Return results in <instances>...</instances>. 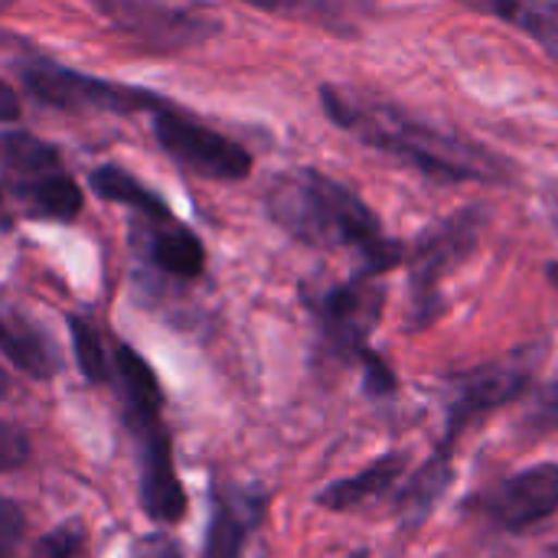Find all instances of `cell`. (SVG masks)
<instances>
[{
  "instance_id": "obj_22",
  "label": "cell",
  "mask_w": 558,
  "mask_h": 558,
  "mask_svg": "<svg viewBox=\"0 0 558 558\" xmlns=\"http://www.w3.org/2000/svg\"><path fill=\"white\" fill-rule=\"evenodd\" d=\"M526 396H530V405L523 409L520 428H523L526 435H556L558 432V379L556 383H546V386L530 389Z\"/></svg>"
},
{
  "instance_id": "obj_6",
  "label": "cell",
  "mask_w": 558,
  "mask_h": 558,
  "mask_svg": "<svg viewBox=\"0 0 558 558\" xmlns=\"http://www.w3.org/2000/svg\"><path fill=\"white\" fill-rule=\"evenodd\" d=\"M484 222L487 219H484L481 206H468L422 232V239L409 258V294H412L409 324H412V330H425L438 320L441 281L458 262H464L474 252V245L484 232Z\"/></svg>"
},
{
  "instance_id": "obj_27",
  "label": "cell",
  "mask_w": 558,
  "mask_h": 558,
  "mask_svg": "<svg viewBox=\"0 0 558 558\" xmlns=\"http://www.w3.org/2000/svg\"><path fill=\"white\" fill-rule=\"evenodd\" d=\"M128 558H183V549L170 533H144L131 543Z\"/></svg>"
},
{
  "instance_id": "obj_21",
  "label": "cell",
  "mask_w": 558,
  "mask_h": 558,
  "mask_svg": "<svg viewBox=\"0 0 558 558\" xmlns=\"http://www.w3.org/2000/svg\"><path fill=\"white\" fill-rule=\"evenodd\" d=\"M65 324H69V337H72V350H75V363L82 376L95 386L111 383V353L105 350V337L85 317L69 314Z\"/></svg>"
},
{
  "instance_id": "obj_30",
  "label": "cell",
  "mask_w": 558,
  "mask_h": 558,
  "mask_svg": "<svg viewBox=\"0 0 558 558\" xmlns=\"http://www.w3.org/2000/svg\"><path fill=\"white\" fill-rule=\"evenodd\" d=\"M13 3H16V0H0V13H3V10H10Z\"/></svg>"
},
{
  "instance_id": "obj_11",
  "label": "cell",
  "mask_w": 558,
  "mask_h": 558,
  "mask_svg": "<svg viewBox=\"0 0 558 558\" xmlns=\"http://www.w3.org/2000/svg\"><path fill=\"white\" fill-rule=\"evenodd\" d=\"M268 494L258 487L216 484L209 497V523L203 539V558H242L252 533L265 520Z\"/></svg>"
},
{
  "instance_id": "obj_1",
  "label": "cell",
  "mask_w": 558,
  "mask_h": 558,
  "mask_svg": "<svg viewBox=\"0 0 558 558\" xmlns=\"http://www.w3.org/2000/svg\"><path fill=\"white\" fill-rule=\"evenodd\" d=\"M320 101H324L327 118L337 128L360 137L373 150H383V154H392V157L412 163L415 170H422L435 180L507 183L513 177V167L497 150H490L464 134H448L422 118H412L409 111H402L389 101L343 92L337 85H324Z\"/></svg>"
},
{
  "instance_id": "obj_23",
  "label": "cell",
  "mask_w": 558,
  "mask_h": 558,
  "mask_svg": "<svg viewBox=\"0 0 558 558\" xmlns=\"http://www.w3.org/2000/svg\"><path fill=\"white\" fill-rule=\"evenodd\" d=\"M29 558H92L88 556V536L78 520H69L56 530H49L36 546Z\"/></svg>"
},
{
  "instance_id": "obj_10",
  "label": "cell",
  "mask_w": 558,
  "mask_h": 558,
  "mask_svg": "<svg viewBox=\"0 0 558 558\" xmlns=\"http://www.w3.org/2000/svg\"><path fill=\"white\" fill-rule=\"evenodd\" d=\"M481 513L504 533H526L558 513V464H536L487 490Z\"/></svg>"
},
{
  "instance_id": "obj_4",
  "label": "cell",
  "mask_w": 558,
  "mask_h": 558,
  "mask_svg": "<svg viewBox=\"0 0 558 558\" xmlns=\"http://www.w3.org/2000/svg\"><path fill=\"white\" fill-rule=\"evenodd\" d=\"M88 7L131 49L173 56L209 43L222 23L196 0H88Z\"/></svg>"
},
{
  "instance_id": "obj_33",
  "label": "cell",
  "mask_w": 558,
  "mask_h": 558,
  "mask_svg": "<svg viewBox=\"0 0 558 558\" xmlns=\"http://www.w3.org/2000/svg\"><path fill=\"white\" fill-rule=\"evenodd\" d=\"M0 209H3V193H0Z\"/></svg>"
},
{
  "instance_id": "obj_19",
  "label": "cell",
  "mask_w": 558,
  "mask_h": 558,
  "mask_svg": "<svg viewBox=\"0 0 558 558\" xmlns=\"http://www.w3.org/2000/svg\"><path fill=\"white\" fill-rule=\"evenodd\" d=\"M0 163H3V170L10 177V186L62 167L59 150L52 144L39 141L29 131H7V134H0Z\"/></svg>"
},
{
  "instance_id": "obj_26",
  "label": "cell",
  "mask_w": 558,
  "mask_h": 558,
  "mask_svg": "<svg viewBox=\"0 0 558 558\" xmlns=\"http://www.w3.org/2000/svg\"><path fill=\"white\" fill-rule=\"evenodd\" d=\"M23 530H26L23 510L13 500L0 497V558H13L23 539Z\"/></svg>"
},
{
  "instance_id": "obj_8",
  "label": "cell",
  "mask_w": 558,
  "mask_h": 558,
  "mask_svg": "<svg viewBox=\"0 0 558 558\" xmlns=\"http://www.w3.org/2000/svg\"><path fill=\"white\" fill-rule=\"evenodd\" d=\"M154 137L183 170L203 180L242 183L252 173V154L239 141L226 137L209 124H199L173 105L154 114Z\"/></svg>"
},
{
  "instance_id": "obj_9",
  "label": "cell",
  "mask_w": 558,
  "mask_h": 558,
  "mask_svg": "<svg viewBox=\"0 0 558 558\" xmlns=\"http://www.w3.org/2000/svg\"><path fill=\"white\" fill-rule=\"evenodd\" d=\"M383 304H386L383 284H376L373 275L356 271L350 281L333 284L324 294H317L311 301V311L317 317L327 350L343 360L360 363V356L369 350L366 340L383 317Z\"/></svg>"
},
{
  "instance_id": "obj_20",
  "label": "cell",
  "mask_w": 558,
  "mask_h": 558,
  "mask_svg": "<svg viewBox=\"0 0 558 558\" xmlns=\"http://www.w3.org/2000/svg\"><path fill=\"white\" fill-rule=\"evenodd\" d=\"M242 3L291 20H307L324 29H350L360 20V13L369 7V0H242Z\"/></svg>"
},
{
  "instance_id": "obj_29",
  "label": "cell",
  "mask_w": 558,
  "mask_h": 558,
  "mask_svg": "<svg viewBox=\"0 0 558 558\" xmlns=\"http://www.w3.org/2000/svg\"><path fill=\"white\" fill-rule=\"evenodd\" d=\"M549 281H553V284L558 288V262H553V265H549Z\"/></svg>"
},
{
  "instance_id": "obj_2",
  "label": "cell",
  "mask_w": 558,
  "mask_h": 558,
  "mask_svg": "<svg viewBox=\"0 0 558 558\" xmlns=\"http://www.w3.org/2000/svg\"><path fill=\"white\" fill-rule=\"evenodd\" d=\"M265 209L291 239L317 248H353L363 275H386L405 262V245L383 232L376 213L320 170H288L271 180Z\"/></svg>"
},
{
  "instance_id": "obj_5",
  "label": "cell",
  "mask_w": 558,
  "mask_h": 558,
  "mask_svg": "<svg viewBox=\"0 0 558 558\" xmlns=\"http://www.w3.org/2000/svg\"><path fill=\"white\" fill-rule=\"evenodd\" d=\"M20 82L29 98L49 108L62 111H105V114H157L170 101L137 88V85H121L111 78H98L92 72L69 69L56 59L29 56L20 65Z\"/></svg>"
},
{
  "instance_id": "obj_12",
  "label": "cell",
  "mask_w": 558,
  "mask_h": 558,
  "mask_svg": "<svg viewBox=\"0 0 558 558\" xmlns=\"http://www.w3.org/2000/svg\"><path fill=\"white\" fill-rule=\"evenodd\" d=\"M137 242L147 255V262L180 281H193L206 271V245L199 235H193L186 226L177 219L167 222H141L137 226Z\"/></svg>"
},
{
  "instance_id": "obj_16",
  "label": "cell",
  "mask_w": 558,
  "mask_h": 558,
  "mask_svg": "<svg viewBox=\"0 0 558 558\" xmlns=\"http://www.w3.org/2000/svg\"><path fill=\"white\" fill-rule=\"evenodd\" d=\"M13 193L26 206V213L36 216V219L72 222L82 213V190L62 167L49 170V173H39L33 180L13 183Z\"/></svg>"
},
{
  "instance_id": "obj_18",
  "label": "cell",
  "mask_w": 558,
  "mask_h": 558,
  "mask_svg": "<svg viewBox=\"0 0 558 558\" xmlns=\"http://www.w3.org/2000/svg\"><path fill=\"white\" fill-rule=\"evenodd\" d=\"M88 186L95 190V196H101L108 203H118V206H128V209H134L147 222H167V219H173L170 206L154 190H147L137 177H131L128 170H121L114 163L95 167L88 173Z\"/></svg>"
},
{
  "instance_id": "obj_7",
  "label": "cell",
  "mask_w": 558,
  "mask_h": 558,
  "mask_svg": "<svg viewBox=\"0 0 558 558\" xmlns=\"http://www.w3.org/2000/svg\"><path fill=\"white\" fill-rule=\"evenodd\" d=\"M539 350L526 347L517 350L504 360L484 363L471 373H461L451 383V399H448V422H445V438L438 441L441 448L454 451L461 435L484 415L523 399L533 389Z\"/></svg>"
},
{
  "instance_id": "obj_14",
  "label": "cell",
  "mask_w": 558,
  "mask_h": 558,
  "mask_svg": "<svg viewBox=\"0 0 558 558\" xmlns=\"http://www.w3.org/2000/svg\"><path fill=\"white\" fill-rule=\"evenodd\" d=\"M405 474V454L402 451H392V454H383L376 458L369 468H363L360 474L353 477H340L333 484H327L320 494H317V507L330 510V513H347V510H356L376 497H383L386 490H392L399 484V477Z\"/></svg>"
},
{
  "instance_id": "obj_31",
  "label": "cell",
  "mask_w": 558,
  "mask_h": 558,
  "mask_svg": "<svg viewBox=\"0 0 558 558\" xmlns=\"http://www.w3.org/2000/svg\"><path fill=\"white\" fill-rule=\"evenodd\" d=\"M3 392H7V379L0 376V399H3Z\"/></svg>"
},
{
  "instance_id": "obj_32",
  "label": "cell",
  "mask_w": 558,
  "mask_h": 558,
  "mask_svg": "<svg viewBox=\"0 0 558 558\" xmlns=\"http://www.w3.org/2000/svg\"><path fill=\"white\" fill-rule=\"evenodd\" d=\"M350 558H369V553H356V556H350Z\"/></svg>"
},
{
  "instance_id": "obj_3",
  "label": "cell",
  "mask_w": 558,
  "mask_h": 558,
  "mask_svg": "<svg viewBox=\"0 0 558 558\" xmlns=\"http://www.w3.org/2000/svg\"><path fill=\"white\" fill-rule=\"evenodd\" d=\"M111 386L118 389L128 435L137 454V494L154 523L173 526L186 517V490L177 477L173 441L163 425V389L154 366L128 343L111 353Z\"/></svg>"
},
{
  "instance_id": "obj_15",
  "label": "cell",
  "mask_w": 558,
  "mask_h": 558,
  "mask_svg": "<svg viewBox=\"0 0 558 558\" xmlns=\"http://www.w3.org/2000/svg\"><path fill=\"white\" fill-rule=\"evenodd\" d=\"M0 353L7 363H13L20 373L46 383L59 373V356L49 337L26 317L13 311H0Z\"/></svg>"
},
{
  "instance_id": "obj_25",
  "label": "cell",
  "mask_w": 558,
  "mask_h": 558,
  "mask_svg": "<svg viewBox=\"0 0 558 558\" xmlns=\"http://www.w3.org/2000/svg\"><path fill=\"white\" fill-rule=\"evenodd\" d=\"M360 366H363V376H366V392L383 399V396H392L396 392V373L389 369V363L376 353V350H366L360 356Z\"/></svg>"
},
{
  "instance_id": "obj_28",
  "label": "cell",
  "mask_w": 558,
  "mask_h": 558,
  "mask_svg": "<svg viewBox=\"0 0 558 558\" xmlns=\"http://www.w3.org/2000/svg\"><path fill=\"white\" fill-rule=\"evenodd\" d=\"M20 114H23L20 95L0 78V124H13V121H20Z\"/></svg>"
},
{
  "instance_id": "obj_13",
  "label": "cell",
  "mask_w": 558,
  "mask_h": 558,
  "mask_svg": "<svg viewBox=\"0 0 558 558\" xmlns=\"http://www.w3.org/2000/svg\"><path fill=\"white\" fill-rule=\"evenodd\" d=\"M451 481H454V451L438 445L432 451V458L396 494V513H399V520H402V526L409 533L418 530L435 513V507L448 494Z\"/></svg>"
},
{
  "instance_id": "obj_17",
  "label": "cell",
  "mask_w": 558,
  "mask_h": 558,
  "mask_svg": "<svg viewBox=\"0 0 558 558\" xmlns=\"http://www.w3.org/2000/svg\"><path fill=\"white\" fill-rule=\"evenodd\" d=\"M461 3L494 13L510 26L523 29L558 65V0H461Z\"/></svg>"
},
{
  "instance_id": "obj_24",
  "label": "cell",
  "mask_w": 558,
  "mask_h": 558,
  "mask_svg": "<svg viewBox=\"0 0 558 558\" xmlns=\"http://www.w3.org/2000/svg\"><path fill=\"white\" fill-rule=\"evenodd\" d=\"M29 435L10 422H0V474L16 471L29 461Z\"/></svg>"
}]
</instances>
